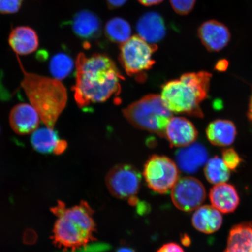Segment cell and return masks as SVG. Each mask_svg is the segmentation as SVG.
<instances>
[{
  "label": "cell",
  "instance_id": "1",
  "mask_svg": "<svg viewBox=\"0 0 252 252\" xmlns=\"http://www.w3.org/2000/svg\"><path fill=\"white\" fill-rule=\"evenodd\" d=\"M76 80L72 90L80 108L105 102L121 90L124 77L108 56L80 53L75 62Z\"/></svg>",
  "mask_w": 252,
  "mask_h": 252
},
{
  "label": "cell",
  "instance_id": "2",
  "mask_svg": "<svg viewBox=\"0 0 252 252\" xmlns=\"http://www.w3.org/2000/svg\"><path fill=\"white\" fill-rule=\"evenodd\" d=\"M57 217L52 239L57 248L77 252L96 240L94 210L86 201L70 208L61 201L51 209Z\"/></svg>",
  "mask_w": 252,
  "mask_h": 252
},
{
  "label": "cell",
  "instance_id": "3",
  "mask_svg": "<svg viewBox=\"0 0 252 252\" xmlns=\"http://www.w3.org/2000/svg\"><path fill=\"white\" fill-rule=\"evenodd\" d=\"M17 59L23 72L21 87L41 121L46 127L54 129L67 105V90L61 80L26 71L18 56Z\"/></svg>",
  "mask_w": 252,
  "mask_h": 252
},
{
  "label": "cell",
  "instance_id": "4",
  "mask_svg": "<svg viewBox=\"0 0 252 252\" xmlns=\"http://www.w3.org/2000/svg\"><path fill=\"white\" fill-rule=\"evenodd\" d=\"M211 78L212 74L206 71L182 75L163 85L160 97L172 113L203 118L200 105L208 96Z\"/></svg>",
  "mask_w": 252,
  "mask_h": 252
},
{
  "label": "cell",
  "instance_id": "5",
  "mask_svg": "<svg viewBox=\"0 0 252 252\" xmlns=\"http://www.w3.org/2000/svg\"><path fill=\"white\" fill-rule=\"evenodd\" d=\"M126 119L134 127L164 137L166 126L172 113L161 97L151 94L131 104L124 110Z\"/></svg>",
  "mask_w": 252,
  "mask_h": 252
},
{
  "label": "cell",
  "instance_id": "6",
  "mask_svg": "<svg viewBox=\"0 0 252 252\" xmlns=\"http://www.w3.org/2000/svg\"><path fill=\"white\" fill-rule=\"evenodd\" d=\"M157 48L138 35L132 36L122 44L120 61L128 75L141 78L155 63L153 55Z\"/></svg>",
  "mask_w": 252,
  "mask_h": 252
},
{
  "label": "cell",
  "instance_id": "7",
  "mask_svg": "<svg viewBox=\"0 0 252 252\" xmlns=\"http://www.w3.org/2000/svg\"><path fill=\"white\" fill-rule=\"evenodd\" d=\"M143 175L148 187L159 194L168 193L179 179L176 163L165 156H153L144 165Z\"/></svg>",
  "mask_w": 252,
  "mask_h": 252
},
{
  "label": "cell",
  "instance_id": "8",
  "mask_svg": "<svg viewBox=\"0 0 252 252\" xmlns=\"http://www.w3.org/2000/svg\"><path fill=\"white\" fill-rule=\"evenodd\" d=\"M141 175L135 167L121 164L110 170L106 184L110 193L120 199L135 197L140 187Z\"/></svg>",
  "mask_w": 252,
  "mask_h": 252
},
{
  "label": "cell",
  "instance_id": "9",
  "mask_svg": "<svg viewBox=\"0 0 252 252\" xmlns=\"http://www.w3.org/2000/svg\"><path fill=\"white\" fill-rule=\"evenodd\" d=\"M206 197V189L202 183L193 177L179 179L171 190L173 203L184 212L197 209Z\"/></svg>",
  "mask_w": 252,
  "mask_h": 252
},
{
  "label": "cell",
  "instance_id": "10",
  "mask_svg": "<svg viewBox=\"0 0 252 252\" xmlns=\"http://www.w3.org/2000/svg\"><path fill=\"white\" fill-rule=\"evenodd\" d=\"M197 32L201 43L209 52L220 51L227 46L231 37L228 27L214 20L205 21Z\"/></svg>",
  "mask_w": 252,
  "mask_h": 252
},
{
  "label": "cell",
  "instance_id": "11",
  "mask_svg": "<svg viewBox=\"0 0 252 252\" xmlns=\"http://www.w3.org/2000/svg\"><path fill=\"white\" fill-rule=\"evenodd\" d=\"M40 121L38 113L31 104H17L9 113V125L14 133L19 135L33 133L38 128Z\"/></svg>",
  "mask_w": 252,
  "mask_h": 252
},
{
  "label": "cell",
  "instance_id": "12",
  "mask_svg": "<svg viewBox=\"0 0 252 252\" xmlns=\"http://www.w3.org/2000/svg\"><path fill=\"white\" fill-rule=\"evenodd\" d=\"M197 135V131L193 124L183 117L170 119L164 133V137L172 147L181 148L194 143Z\"/></svg>",
  "mask_w": 252,
  "mask_h": 252
},
{
  "label": "cell",
  "instance_id": "13",
  "mask_svg": "<svg viewBox=\"0 0 252 252\" xmlns=\"http://www.w3.org/2000/svg\"><path fill=\"white\" fill-rule=\"evenodd\" d=\"M136 30L138 36L152 45L160 42L166 34L164 19L156 12L143 14L138 20Z\"/></svg>",
  "mask_w": 252,
  "mask_h": 252
},
{
  "label": "cell",
  "instance_id": "14",
  "mask_svg": "<svg viewBox=\"0 0 252 252\" xmlns=\"http://www.w3.org/2000/svg\"><path fill=\"white\" fill-rule=\"evenodd\" d=\"M31 142L34 150L43 154L60 155L67 147V142L61 139L54 129L47 127L37 128L32 133Z\"/></svg>",
  "mask_w": 252,
  "mask_h": 252
},
{
  "label": "cell",
  "instance_id": "15",
  "mask_svg": "<svg viewBox=\"0 0 252 252\" xmlns=\"http://www.w3.org/2000/svg\"><path fill=\"white\" fill-rule=\"evenodd\" d=\"M206 148L202 144L193 143L182 147L176 154V161L182 171L188 173L196 172L208 160Z\"/></svg>",
  "mask_w": 252,
  "mask_h": 252
},
{
  "label": "cell",
  "instance_id": "16",
  "mask_svg": "<svg viewBox=\"0 0 252 252\" xmlns=\"http://www.w3.org/2000/svg\"><path fill=\"white\" fill-rule=\"evenodd\" d=\"M8 43L18 56H26L36 51L39 45L36 32L29 27L14 28L9 34Z\"/></svg>",
  "mask_w": 252,
  "mask_h": 252
},
{
  "label": "cell",
  "instance_id": "17",
  "mask_svg": "<svg viewBox=\"0 0 252 252\" xmlns=\"http://www.w3.org/2000/svg\"><path fill=\"white\" fill-rule=\"evenodd\" d=\"M71 26L75 35L84 40L97 38L101 33L99 18L90 11H79L72 18Z\"/></svg>",
  "mask_w": 252,
  "mask_h": 252
},
{
  "label": "cell",
  "instance_id": "18",
  "mask_svg": "<svg viewBox=\"0 0 252 252\" xmlns=\"http://www.w3.org/2000/svg\"><path fill=\"white\" fill-rule=\"evenodd\" d=\"M210 199L212 206L223 213L234 212L239 203L237 191L226 183L214 186L210 192Z\"/></svg>",
  "mask_w": 252,
  "mask_h": 252
},
{
  "label": "cell",
  "instance_id": "19",
  "mask_svg": "<svg viewBox=\"0 0 252 252\" xmlns=\"http://www.w3.org/2000/svg\"><path fill=\"white\" fill-rule=\"evenodd\" d=\"M192 224L198 231L204 234H213L222 224L221 213L213 206L198 207L192 217Z\"/></svg>",
  "mask_w": 252,
  "mask_h": 252
},
{
  "label": "cell",
  "instance_id": "20",
  "mask_svg": "<svg viewBox=\"0 0 252 252\" xmlns=\"http://www.w3.org/2000/svg\"><path fill=\"white\" fill-rule=\"evenodd\" d=\"M206 135L208 140L214 146L226 147L234 143L236 129L232 122L219 119L210 123L208 126Z\"/></svg>",
  "mask_w": 252,
  "mask_h": 252
},
{
  "label": "cell",
  "instance_id": "21",
  "mask_svg": "<svg viewBox=\"0 0 252 252\" xmlns=\"http://www.w3.org/2000/svg\"><path fill=\"white\" fill-rule=\"evenodd\" d=\"M224 252H252V226H235L229 232Z\"/></svg>",
  "mask_w": 252,
  "mask_h": 252
},
{
  "label": "cell",
  "instance_id": "22",
  "mask_svg": "<svg viewBox=\"0 0 252 252\" xmlns=\"http://www.w3.org/2000/svg\"><path fill=\"white\" fill-rule=\"evenodd\" d=\"M105 35L112 42L122 44L131 37V28L130 24L124 18H112L105 27Z\"/></svg>",
  "mask_w": 252,
  "mask_h": 252
},
{
  "label": "cell",
  "instance_id": "23",
  "mask_svg": "<svg viewBox=\"0 0 252 252\" xmlns=\"http://www.w3.org/2000/svg\"><path fill=\"white\" fill-rule=\"evenodd\" d=\"M230 170L222 158L214 157L207 160L205 166V176L211 184L226 183L230 178Z\"/></svg>",
  "mask_w": 252,
  "mask_h": 252
},
{
  "label": "cell",
  "instance_id": "24",
  "mask_svg": "<svg viewBox=\"0 0 252 252\" xmlns=\"http://www.w3.org/2000/svg\"><path fill=\"white\" fill-rule=\"evenodd\" d=\"M73 68L74 63L72 59L63 53L53 56L49 64L50 72L53 78L61 81L68 77Z\"/></svg>",
  "mask_w": 252,
  "mask_h": 252
},
{
  "label": "cell",
  "instance_id": "25",
  "mask_svg": "<svg viewBox=\"0 0 252 252\" xmlns=\"http://www.w3.org/2000/svg\"><path fill=\"white\" fill-rule=\"evenodd\" d=\"M197 0H170L172 7L176 13L186 15L193 10Z\"/></svg>",
  "mask_w": 252,
  "mask_h": 252
},
{
  "label": "cell",
  "instance_id": "26",
  "mask_svg": "<svg viewBox=\"0 0 252 252\" xmlns=\"http://www.w3.org/2000/svg\"><path fill=\"white\" fill-rule=\"evenodd\" d=\"M222 159L230 170H235L237 168L241 162V158L232 149L223 150Z\"/></svg>",
  "mask_w": 252,
  "mask_h": 252
},
{
  "label": "cell",
  "instance_id": "27",
  "mask_svg": "<svg viewBox=\"0 0 252 252\" xmlns=\"http://www.w3.org/2000/svg\"><path fill=\"white\" fill-rule=\"evenodd\" d=\"M23 0H0V13L14 14L20 9Z\"/></svg>",
  "mask_w": 252,
  "mask_h": 252
},
{
  "label": "cell",
  "instance_id": "28",
  "mask_svg": "<svg viewBox=\"0 0 252 252\" xmlns=\"http://www.w3.org/2000/svg\"><path fill=\"white\" fill-rule=\"evenodd\" d=\"M157 252H185L181 246L175 243H168L163 245Z\"/></svg>",
  "mask_w": 252,
  "mask_h": 252
},
{
  "label": "cell",
  "instance_id": "29",
  "mask_svg": "<svg viewBox=\"0 0 252 252\" xmlns=\"http://www.w3.org/2000/svg\"><path fill=\"white\" fill-rule=\"evenodd\" d=\"M110 9H114L121 7L127 0H106Z\"/></svg>",
  "mask_w": 252,
  "mask_h": 252
},
{
  "label": "cell",
  "instance_id": "30",
  "mask_svg": "<svg viewBox=\"0 0 252 252\" xmlns=\"http://www.w3.org/2000/svg\"><path fill=\"white\" fill-rule=\"evenodd\" d=\"M228 67V62L226 60H220L217 63L216 69L219 71H224Z\"/></svg>",
  "mask_w": 252,
  "mask_h": 252
},
{
  "label": "cell",
  "instance_id": "31",
  "mask_svg": "<svg viewBox=\"0 0 252 252\" xmlns=\"http://www.w3.org/2000/svg\"><path fill=\"white\" fill-rule=\"evenodd\" d=\"M138 1H139L141 4L150 7V6L160 4L163 0H138Z\"/></svg>",
  "mask_w": 252,
  "mask_h": 252
},
{
  "label": "cell",
  "instance_id": "32",
  "mask_svg": "<svg viewBox=\"0 0 252 252\" xmlns=\"http://www.w3.org/2000/svg\"><path fill=\"white\" fill-rule=\"evenodd\" d=\"M248 119L252 124V94L251 97L250 105H249V109L248 113Z\"/></svg>",
  "mask_w": 252,
  "mask_h": 252
},
{
  "label": "cell",
  "instance_id": "33",
  "mask_svg": "<svg viewBox=\"0 0 252 252\" xmlns=\"http://www.w3.org/2000/svg\"><path fill=\"white\" fill-rule=\"evenodd\" d=\"M116 252H136L133 249L128 247H122L118 249Z\"/></svg>",
  "mask_w": 252,
  "mask_h": 252
}]
</instances>
